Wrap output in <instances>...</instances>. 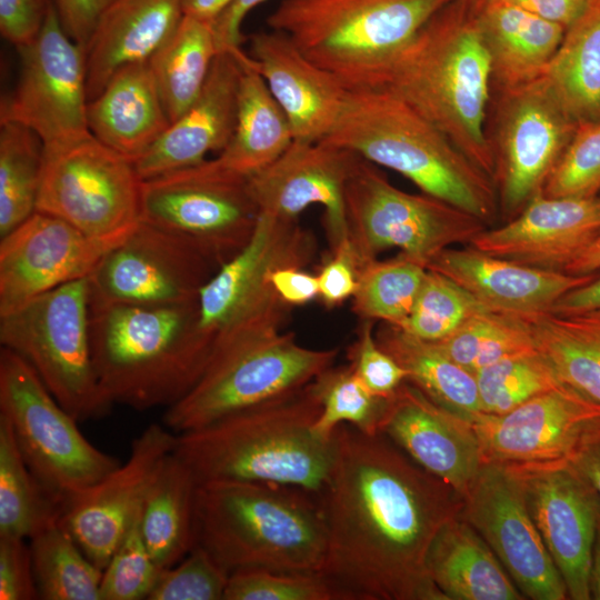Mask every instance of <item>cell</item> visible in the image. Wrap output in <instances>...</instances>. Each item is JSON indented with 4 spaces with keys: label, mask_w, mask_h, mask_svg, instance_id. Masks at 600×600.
I'll use <instances>...</instances> for the list:
<instances>
[{
    "label": "cell",
    "mask_w": 600,
    "mask_h": 600,
    "mask_svg": "<svg viewBox=\"0 0 600 600\" xmlns=\"http://www.w3.org/2000/svg\"><path fill=\"white\" fill-rule=\"evenodd\" d=\"M336 458L320 493L327 526L321 574L343 600L443 599L426 556L450 516L443 482L382 434L334 431Z\"/></svg>",
    "instance_id": "obj_1"
},
{
    "label": "cell",
    "mask_w": 600,
    "mask_h": 600,
    "mask_svg": "<svg viewBox=\"0 0 600 600\" xmlns=\"http://www.w3.org/2000/svg\"><path fill=\"white\" fill-rule=\"evenodd\" d=\"M376 89L404 101L494 182L490 58L472 2L451 0L393 57Z\"/></svg>",
    "instance_id": "obj_2"
},
{
    "label": "cell",
    "mask_w": 600,
    "mask_h": 600,
    "mask_svg": "<svg viewBox=\"0 0 600 600\" xmlns=\"http://www.w3.org/2000/svg\"><path fill=\"white\" fill-rule=\"evenodd\" d=\"M311 382L202 428L177 433L173 453L198 482L281 484L320 494L333 468L336 439L322 438L313 428L321 407Z\"/></svg>",
    "instance_id": "obj_3"
},
{
    "label": "cell",
    "mask_w": 600,
    "mask_h": 600,
    "mask_svg": "<svg viewBox=\"0 0 600 600\" xmlns=\"http://www.w3.org/2000/svg\"><path fill=\"white\" fill-rule=\"evenodd\" d=\"M194 546L229 573L243 569L320 573L327 551L320 494L281 484L201 481Z\"/></svg>",
    "instance_id": "obj_4"
},
{
    "label": "cell",
    "mask_w": 600,
    "mask_h": 600,
    "mask_svg": "<svg viewBox=\"0 0 600 600\" xmlns=\"http://www.w3.org/2000/svg\"><path fill=\"white\" fill-rule=\"evenodd\" d=\"M94 371L114 404L148 410L178 402L212 354L199 324L198 301L142 306L90 303Z\"/></svg>",
    "instance_id": "obj_5"
},
{
    "label": "cell",
    "mask_w": 600,
    "mask_h": 600,
    "mask_svg": "<svg viewBox=\"0 0 600 600\" xmlns=\"http://www.w3.org/2000/svg\"><path fill=\"white\" fill-rule=\"evenodd\" d=\"M323 141L400 173L423 193L471 213L487 226L500 212L491 178L437 127L386 90L349 91L339 121Z\"/></svg>",
    "instance_id": "obj_6"
},
{
    "label": "cell",
    "mask_w": 600,
    "mask_h": 600,
    "mask_svg": "<svg viewBox=\"0 0 600 600\" xmlns=\"http://www.w3.org/2000/svg\"><path fill=\"white\" fill-rule=\"evenodd\" d=\"M451 0H282L267 18L348 91L376 89L393 57Z\"/></svg>",
    "instance_id": "obj_7"
},
{
    "label": "cell",
    "mask_w": 600,
    "mask_h": 600,
    "mask_svg": "<svg viewBox=\"0 0 600 600\" xmlns=\"http://www.w3.org/2000/svg\"><path fill=\"white\" fill-rule=\"evenodd\" d=\"M339 350L299 344L292 332L243 333L217 343L197 383L167 408L176 434L296 391L333 362Z\"/></svg>",
    "instance_id": "obj_8"
},
{
    "label": "cell",
    "mask_w": 600,
    "mask_h": 600,
    "mask_svg": "<svg viewBox=\"0 0 600 600\" xmlns=\"http://www.w3.org/2000/svg\"><path fill=\"white\" fill-rule=\"evenodd\" d=\"M0 341L36 370L77 421L110 412L113 403L99 384L91 354L88 278L0 316Z\"/></svg>",
    "instance_id": "obj_9"
},
{
    "label": "cell",
    "mask_w": 600,
    "mask_h": 600,
    "mask_svg": "<svg viewBox=\"0 0 600 600\" xmlns=\"http://www.w3.org/2000/svg\"><path fill=\"white\" fill-rule=\"evenodd\" d=\"M317 248L313 233L298 219L260 212L247 244L199 291V324L213 347L242 333L281 331L291 306L278 296L270 274L283 267L304 268Z\"/></svg>",
    "instance_id": "obj_10"
},
{
    "label": "cell",
    "mask_w": 600,
    "mask_h": 600,
    "mask_svg": "<svg viewBox=\"0 0 600 600\" xmlns=\"http://www.w3.org/2000/svg\"><path fill=\"white\" fill-rule=\"evenodd\" d=\"M0 413L8 419L32 473L62 506L121 463L88 441L79 421L36 370L4 347L0 350Z\"/></svg>",
    "instance_id": "obj_11"
},
{
    "label": "cell",
    "mask_w": 600,
    "mask_h": 600,
    "mask_svg": "<svg viewBox=\"0 0 600 600\" xmlns=\"http://www.w3.org/2000/svg\"><path fill=\"white\" fill-rule=\"evenodd\" d=\"M344 208L357 271L394 248L427 268L442 250L468 244L488 227L443 200L398 189L366 159L346 186Z\"/></svg>",
    "instance_id": "obj_12"
},
{
    "label": "cell",
    "mask_w": 600,
    "mask_h": 600,
    "mask_svg": "<svg viewBox=\"0 0 600 600\" xmlns=\"http://www.w3.org/2000/svg\"><path fill=\"white\" fill-rule=\"evenodd\" d=\"M259 214L249 177L216 159L141 182L140 221L187 241L218 268L247 244Z\"/></svg>",
    "instance_id": "obj_13"
},
{
    "label": "cell",
    "mask_w": 600,
    "mask_h": 600,
    "mask_svg": "<svg viewBox=\"0 0 600 600\" xmlns=\"http://www.w3.org/2000/svg\"><path fill=\"white\" fill-rule=\"evenodd\" d=\"M578 124L542 76L492 91L487 137L496 163L499 211L511 220L543 190Z\"/></svg>",
    "instance_id": "obj_14"
},
{
    "label": "cell",
    "mask_w": 600,
    "mask_h": 600,
    "mask_svg": "<svg viewBox=\"0 0 600 600\" xmlns=\"http://www.w3.org/2000/svg\"><path fill=\"white\" fill-rule=\"evenodd\" d=\"M141 182L132 160L90 134L44 149L37 211L94 238H121L140 221Z\"/></svg>",
    "instance_id": "obj_15"
},
{
    "label": "cell",
    "mask_w": 600,
    "mask_h": 600,
    "mask_svg": "<svg viewBox=\"0 0 600 600\" xmlns=\"http://www.w3.org/2000/svg\"><path fill=\"white\" fill-rule=\"evenodd\" d=\"M18 51L19 80L1 100L0 123L30 128L44 149L89 137L84 50L64 32L53 3L38 36Z\"/></svg>",
    "instance_id": "obj_16"
},
{
    "label": "cell",
    "mask_w": 600,
    "mask_h": 600,
    "mask_svg": "<svg viewBox=\"0 0 600 600\" xmlns=\"http://www.w3.org/2000/svg\"><path fill=\"white\" fill-rule=\"evenodd\" d=\"M217 269L192 244L139 221L88 277L90 303L194 302Z\"/></svg>",
    "instance_id": "obj_17"
},
{
    "label": "cell",
    "mask_w": 600,
    "mask_h": 600,
    "mask_svg": "<svg viewBox=\"0 0 600 600\" xmlns=\"http://www.w3.org/2000/svg\"><path fill=\"white\" fill-rule=\"evenodd\" d=\"M466 496L467 519L523 597L569 599L532 519L519 474L500 464L484 463Z\"/></svg>",
    "instance_id": "obj_18"
},
{
    "label": "cell",
    "mask_w": 600,
    "mask_h": 600,
    "mask_svg": "<svg viewBox=\"0 0 600 600\" xmlns=\"http://www.w3.org/2000/svg\"><path fill=\"white\" fill-rule=\"evenodd\" d=\"M599 416L600 403L562 383L504 414L480 413L471 426L484 463L522 471L569 464Z\"/></svg>",
    "instance_id": "obj_19"
},
{
    "label": "cell",
    "mask_w": 600,
    "mask_h": 600,
    "mask_svg": "<svg viewBox=\"0 0 600 600\" xmlns=\"http://www.w3.org/2000/svg\"><path fill=\"white\" fill-rule=\"evenodd\" d=\"M176 438L163 423L148 426L131 443L126 462L63 503L61 524L101 570L140 512Z\"/></svg>",
    "instance_id": "obj_20"
},
{
    "label": "cell",
    "mask_w": 600,
    "mask_h": 600,
    "mask_svg": "<svg viewBox=\"0 0 600 600\" xmlns=\"http://www.w3.org/2000/svg\"><path fill=\"white\" fill-rule=\"evenodd\" d=\"M363 160L323 140H293L276 161L249 176V186L259 211L272 216L298 219L308 207L320 204L330 254L351 251L344 190Z\"/></svg>",
    "instance_id": "obj_21"
},
{
    "label": "cell",
    "mask_w": 600,
    "mask_h": 600,
    "mask_svg": "<svg viewBox=\"0 0 600 600\" xmlns=\"http://www.w3.org/2000/svg\"><path fill=\"white\" fill-rule=\"evenodd\" d=\"M124 237L99 239L36 211L0 238V316L63 284L88 278Z\"/></svg>",
    "instance_id": "obj_22"
},
{
    "label": "cell",
    "mask_w": 600,
    "mask_h": 600,
    "mask_svg": "<svg viewBox=\"0 0 600 600\" xmlns=\"http://www.w3.org/2000/svg\"><path fill=\"white\" fill-rule=\"evenodd\" d=\"M514 472L522 481L530 513L568 598L591 599V557L600 521L597 492L570 463Z\"/></svg>",
    "instance_id": "obj_23"
},
{
    "label": "cell",
    "mask_w": 600,
    "mask_h": 600,
    "mask_svg": "<svg viewBox=\"0 0 600 600\" xmlns=\"http://www.w3.org/2000/svg\"><path fill=\"white\" fill-rule=\"evenodd\" d=\"M381 433L412 462L464 496L484 464L471 423L432 402L408 380L389 398Z\"/></svg>",
    "instance_id": "obj_24"
},
{
    "label": "cell",
    "mask_w": 600,
    "mask_h": 600,
    "mask_svg": "<svg viewBox=\"0 0 600 600\" xmlns=\"http://www.w3.org/2000/svg\"><path fill=\"white\" fill-rule=\"evenodd\" d=\"M600 234V196H536L503 226L478 233L471 248L524 266L564 272Z\"/></svg>",
    "instance_id": "obj_25"
},
{
    "label": "cell",
    "mask_w": 600,
    "mask_h": 600,
    "mask_svg": "<svg viewBox=\"0 0 600 600\" xmlns=\"http://www.w3.org/2000/svg\"><path fill=\"white\" fill-rule=\"evenodd\" d=\"M248 56L284 111L293 140L327 138L342 114L349 91L282 32L252 34Z\"/></svg>",
    "instance_id": "obj_26"
},
{
    "label": "cell",
    "mask_w": 600,
    "mask_h": 600,
    "mask_svg": "<svg viewBox=\"0 0 600 600\" xmlns=\"http://www.w3.org/2000/svg\"><path fill=\"white\" fill-rule=\"evenodd\" d=\"M246 53L220 52L202 90L162 137L134 161L141 180L198 164L226 148L237 120L238 90Z\"/></svg>",
    "instance_id": "obj_27"
},
{
    "label": "cell",
    "mask_w": 600,
    "mask_h": 600,
    "mask_svg": "<svg viewBox=\"0 0 600 600\" xmlns=\"http://www.w3.org/2000/svg\"><path fill=\"white\" fill-rule=\"evenodd\" d=\"M427 269L450 278L488 308L528 317L550 312L560 297L598 273L576 276L538 269L470 246L442 250Z\"/></svg>",
    "instance_id": "obj_28"
},
{
    "label": "cell",
    "mask_w": 600,
    "mask_h": 600,
    "mask_svg": "<svg viewBox=\"0 0 600 600\" xmlns=\"http://www.w3.org/2000/svg\"><path fill=\"white\" fill-rule=\"evenodd\" d=\"M183 0H118L84 49L87 98H96L122 67L148 62L182 21Z\"/></svg>",
    "instance_id": "obj_29"
},
{
    "label": "cell",
    "mask_w": 600,
    "mask_h": 600,
    "mask_svg": "<svg viewBox=\"0 0 600 600\" xmlns=\"http://www.w3.org/2000/svg\"><path fill=\"white\" fill-rule=\"evenodd\" d=\"M87 122L96 139L133 162L150 149L171 122L149 62L120 68L88 101Z\"/></svg>",
    "instance_id": "obj_30"
},
{
    "label": "cell",
    "mask_w": 600,
    "mask_h": 600,
    "mask_svg": "<svg viewBox=\"0 0 600 600\" xmlns=\"http://www.w3.org/2000/svg\"><path fill=\"white\" fill-rule=\"evenodd\" d=\"M472 4L490 58L492 91L542 77L566 28L502 0Z\"/></svg>",
    "instance_id": "obj_31"
},
{
    "label": "cell",
    "mask_w": 600,
    "mask_h": 600,
    "mask_svg": "<svg viewBox=\"0 0 600 600\" xmlns=\"http://www.w3.org/2000/svg\"><path fill=\"white\" fill-rule=\"evenodd\" d=\"M426 571L443 599L524 598L477 530L452 517L443 521L430 542Z\"/></svg>",
    "instance_id": "obj_32"
},
{
    "label": "cell",
    "mask_w": 600,
    "mask_h": 600,
    "mask_svg": "<svg viewBox=\"0 0 600 600\" xmlns=\"http://www.w3.org/2000/svg\"><path fill=\"white\" fill-rule=\"evenodd\" d=\"M292 141L284 111L246 54L238 90L236 127L216 160L222 167L249 177L276 161Z\"/></svg>",
    "instance_id": "obj_33"
},
{
    "label": "cell",
    "mask_w": 600,
    "mask_h": 600,
    "mask_svg": "<svg viewBox=\"0 0 600 600\" xmlns=\"http://www.w3.org/2000/svg\"><path fill=\"white\" fill-rule=\"evenodd\" d=\"M198 480L173 451L163 461L141 509V532L161 569L183 559L194 547Z\"/></svg>",
    "instance_id": "obj_34"
},
{
    "label": "cell",
    "mask_w": 600,
    "mask_h": 600,
    "mask_svg": "<svg viewBox=\"0 0 600 600\" xmlns=\"http://www.w3.org/2000/svg\"><path fill=\"white\" fill-rule=\"evenodd\" d=\"M543 77L577 124L600 121V0L566 29Z\"/></svg>",
    "instance_id": "obj_35"
},
{
    "label": "cell",
    "mask_w": 600,
    "mask_h": 600,
    "mask_svg": "<svg viewBox=\"0 0 600 600\" xmlns=\"http://www.w3.org/2000/svg\"><path fill=\"white\" fill-rule=\"evenodd\" d=\"M376 338L407 371L408 381L432 402L470 423L482 413L474 374L451 360L433 342L383 322Z\"/></svg>",
    "instance_id": "obj_36"
},
{
    "label": "cell",
    "mask_w": 600,
    "mask_h": 600,
    "mask_svg": "<svg viewBox=\"0 0 600 600\" xmlns=\"http://www.w3.org/2000/svg\"><path fill=\"white\" fill-rule=\"evenodd\" d=\"M218 53L212 24L184 16L172 37L150 58L171 123L197 99Z\"/></svg>",
    "instance_id": "obj_37"
},
{
    "label": "cell",
    "mask_w": 600,
    "mask_h": 600,
    "mask_svg": "<svg viewBox=\"0 0 600 600\" xmlns=\"http://www.w3.org/2000/svg\"><path fill=\"white\" fill-rule=\"evenodd\" d=\"M531 324L537 350L560 380L600 403V318L544 312Z\"/></svg>",
    "instance_id": "obj_38"
},
{
    "label": "cell",
    "mask_w": 600,
    "mask_h": 600,
    "mask_svg": "<svg viewBox=\"0 0 600 600\" xmlns=\"http://www.w3.org/2000/svg\"><path fill=\"white\" fill-rule=\"evenodd\" d=\"M29 541L39 599L101 600L102 570L81 550L60 518Z\"/></svg>",
    "instance_id": "obj_39"
},
{
    "label": "cell",
    "mask_w": 600,
    "mask_h": 600,
    "mask_svg": "<svg viewBox=\"0 0 600 600\" xmlns=\"http://www.w3.org/2000/svg\"><path fill=\"white\" fill-rule=\"evenodd\" d=\"M62 503L38 481L0 413V536L30 539L59 519Z\"/></svg>",
    "instance_id": "obj_40"
},
{
    "label": "cell",
    "mask_w": 600,
    "mask_h": 600,
    "mask_svg": "<svg viewBox=\"0 0 600 600\" xmlns=\"http://www.w3.org/2000/svg\"><path fill=\"white\" fill-rule=\"evenodd\" d=\"M0 238L37 211L44 144L30 128L0 123Z\"/></svg>",
    "instance_id": "obj_41"
},
{
    "label": "cell",
    "mask_w": 600,
    "mask_h": 600,
    "mask_svg": "<svg viewBox=\"0 0 600 600\" xmlns=\"http://www.w3.org/2000/svg\"><path fill=\"white\" fill-rule=\"evenodd\" d=\"M473 374L506 358L536 350L531 317L484 308L452 334L433 342Z\"/></svg>",
    "instance_id": "obj_42"
},
{
    "label": "cell",
    "mask_w": 600,
    "mask_h": 600,
    "mask_svg": "<svg viewBox=\"0 0 600 600\" xmlns=\"http://www.w3.org/2000/svg\"><path fill=\"white\" fill-rule=\"evenodd\" d=\"M352 311L360 320L400 326L411 312L427 268L399 252L392 259H374L358 269Z\"/></svg>",
    "instance_id": "obj_43"
},
{
    "label": "cell",
    "mask_w": 600,
    "mask_h": 600,
    "mask_svg": "<svg viewBox=\"0 0 600 600\" xmlns=\"http://www.w3.org/2000/svg\"><path fill=\"white\" fill-rule=\"evenodd\" d=\"M311 384L321 407L313 426L320 437L331 439L343 423L367 434L381 433L389 398L373 394L349 364L329 367Z\"/></svg>",
    "instance_id": "obj_44"
},
{
    "label": "cell",
    "mask_w": 600,
    "mask_h": 600,
    "mask_svg": "<svg viewBox=\"0 0 600 600\" xmlns=\"http://www.w3.org/2000/svg\"><path fill=\"white\" fill-rule=\"evenodd\" d=\"M474 377L481 412L496 416L564 383L537 349L500 360Z\"/></svg>",
    "instance_id": "obj_45"
},
{
    "label": "cell",
    "mask_w": 600,
    "mask_h": 600,
    "mask_svg": "<svg viewBox=\"0 0 600 600\" xmlns=\"http://www.w3.org/2000/svg\"><path fill=\"white\" fill-rule=\"evenodd\" d=\"M484 308L488 307L450 278L427 269L411 312L397 327L420 340L438 342Z\"/></svg>",
    "instance_id": "obj_46"
},
{
    "label": "cell",
    "mask_w": 600,
    "mask_h": 600,
    "mask_svg": "<svg viewBox=\"0 0 600 600\" xmlns=\"http://www.w3.org/2000/svg\"><path fill=\"white\" fill-rule=\"evenodd\" d=\"M140 519L141 510L102 570L101 600L148 599L160 578L163 569L147 548Z\"/></svg>",
    "instance_id": "obj_47"
},
{
    "label": "cell",
    "mask_w": 600,
    "mask_h": 600,
    "mask_svg": "<svg viewBox=\"0 0 600 600\" xmlns=\"http://www.w3.org/2000/svg\"><path fill=\"white\" fill-rule=\"evenodd\" d=\"M541 193L556 198L600 196V121L578 124Z\"/></svg>",
    "instance_id": "obj_48"
},
{
    "label": "cell",
    "mask_w": 600,
    "mask_h": 600,
    "mask_svg": "<svg viewBox=\"0 0 600 600\" xmlns=\"http://www.w3.org/2000/svg\"><path fill=\"white\" fill-rule=\"evenodd\" d=\"M223 600H343L321 573L243 569L229 574Z\"/></svg>",
    "instance_id": "obj_49"
},
{
    "label": "cell",
    "mask_w": 600,
    "mask_h": 600,
    "mask_svg": "<svg viewBox=\"0 0 600 600\" xmlns=\"http://www.w3.org/2000/svg\"><path fill=\"white\" fill-rule=\"evenodd\" d=\"M229 572L204 549L194 546L163 569L149 600H223Z\"/></svg>",
    "instance_id": "obj_50"
},
{
    "label": "cell",
    "mask_w": 600,
    "mask_h": 600,
    "mask_svg": "<svg viewBox=\"0 0 600 600\" xmlns=\"http://www.w3.org/2000/svg\"><path fill=\"white\" fill-rule=\"evenodd\" d=\"M373 322L361 320L348 350V364L373 394L390 398L408 380V373L380 347Z\"/></svg>",
    "instance_id": "obj_51"
},
{
    "label": "cell",
    "mask_w": 600,
    "mask_h": 600,
    "mask_svg": "<svg viewBox=\"0 0 600 600\" xmlns=\"http://www.w3.org/2000/svg\"><path fill=\"white\" fill-rule=\"evenodd\" d=\"M28 539L0 536V599H39Z\"/></svg>",
    "instance_id": "obj_52"
},
{
    "label": "cell",
    "mask_w": 600,
    "mask_h": 600,
    "mask_svg": "<svg viewBox=\"0 0 600 600\" xmlns=\"http://www.w3.org/2000/svg\"><path fill=\"white\" fill-rule=\"evenodd\" d=\"M51 0H0V31L17 48L32 41L40 32Z\"/></svg>",
    "instance_id": "obj_53"
},
{
    "label": "cell",
    "mask_w": 600,
    "mask_h": 600,
    "mask_svg": "<svg viewBox=\"0 0 600 600\" xmlns=\"http://www.w3.org/2000/svg\"><path fill=\"white\" fill-rule=\"evenodd\" d=\"M319 298L327 308L352 299L358 287L357 266L350 251L330 254L317 274Z\"/></svg>",
    "instance_id": "obj_54"
},
{
    "label": "cell",
    "mask_w": 600,
    "mask_h": 600,
    "mask_svg": "<svg viewBox=\"0 0 600 600\" xmlns=\"http://www.w3.org/2000/svg\"><path fill=\"white\" fill-rule=\"evenodd\" d=\"M118 0H54L64 32L83 50L104 13Z\"/></svg>",
    "instance_id": "obj_55"
},
{
    "label": "cell",
    "mask_w": 600,
    "mask_h": 600,
    "mask_svg": "<svg viewBox=\"0 0 600 600\" xmlns=\"http://www.w3.org/2000/svg\"><path fill=\"white\" fill-rule=\"evenodd\" d=\"M270 282L278 296L289 306H303L319 297L317 274L297 267L276 269Z\"/></svg>",
    "instance_id": "obj_56"
},
{
    "label": "cell",
    "mask_w": 600,
    "mask_h": 600,
    "mask_svg": "<svg viewBox=\"0 0 600 600\" xmlns=\"http://www.w3.org/2000/svg\"><path fill=\"white\" fill-rule=\"evenodd\" d=\"M266 0H232L212 22L218 52L240 51L243 41L241 23L244 17Z\"/></svg>",
    "instance_id": "obj_57"
},
{
    "label": "cell",
    "mask_w": 600,
    "mask_h": 600,
    "mask_svg": "<svg viewBox=\"0 0 600 600\" xmlns=\"http://www.w3.org/2000/svg\"><path fill=\"white\" fill-rule=\"evenodd\" d=\"M551 313L600 318V271L588 282L560 297Z\"/></svg>",
    "instance_id": "obj_58"
},
{
    "label": "cell",
    "mask_w": 600,
    "mask_h": 600,
    "mask_svg": "<svg viewBox=\"0 0 600 600\" xmlns=\"http://www.w3.org/2000/svg\"><path fill=\"white\" fill-rule=\"evenodd\" d=\"M570 464L588 480L600 499V416L588 428Z\"/></svg>",
    "instance_id": "obj_59"
},
{
    "label": "cell",
    "mask_w": 600,
    "mask_h": 600,
    "mask_svg": "<svg viewBox=\"0 0 600 600\" xmlns=\"http://www.w3.org/2000/svg\"><path fill=\"white\" fill-rule=\"evenodd\" d=\"M566 29L580 16L588 0H502Z\"/></svg>",
    "instance_id": "obj_60"
},
{
    "label": "cell",
    "mask_w": 600,
    "mask_h": 600,
    "mask_svg": "<svg viewBox=\"0 0 600 600\" xmlns=\"http://www.w3.org/2000/svg\"><path fill=\"white\" fill-rule=\"evenodd\" d=\"M600 271V234L584 248L564 269L576 276L591 274Z\"/></svg>",
    "instance_id": "obj_61"
},
{
    "label": "cell",
    "mask_w": 600,
    "mask_h": 600,
    "mask_svg": "<svg viewBox=\"0 0 600 600\" xmlns=\"http://www.w3.org/2000/svg\"><path fill=\"white\" fill-rule=\"evenodd\" d=\"M232 0H183V13L211 23Z\"/></svg>",
    "instance_id": "obj_62"
},
{
    "label": "cell",
    "mask_w": 600,
    "mask_h": 600,
    "mask_svg": "<svg viewBox=\"0 0 600 600\" xmlns=\"http://www.w3.org/2000/svg\"><path fill=\"white\" fill-rule=\"evenodd\" d=\"M590 597L600 600V521L592 549L590 567Z\"/></svg>",
    "instance_id": "obj_63"
},
{
    "label": "cell",
    "mask_w": 600,
    "mask_h": 600,
    "mask_svg": "<svg viewBox=\"0 0 600 600\" xmlns=\"http://www.w3.org/2000/svg\"><path fill=\"white\" fill-rule=\"evenodd\" d=\"M469 1H471V2L474 3V4H477V3H480V2L483 1V0H469Z\"/></svg>",
    "instance_id": "obj_64"
}]
</instances>
